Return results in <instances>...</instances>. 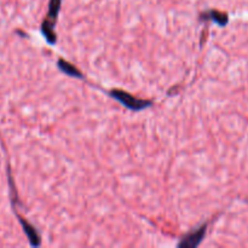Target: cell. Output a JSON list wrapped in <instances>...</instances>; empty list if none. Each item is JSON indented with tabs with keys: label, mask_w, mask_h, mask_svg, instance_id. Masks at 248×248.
Returning <instances> with one entry per match:
<instances>
[{
	"label": "cell",
	"mask_w": 248,
	"mask_h": 248,
	"mask_svg": "<svg viewBox=\"0 0 248 248\" xmlns=\"http://www.w3.org/2000/svg\"><path fill=\"white\" fill-rule=\"evenodd\" d=\"M58 68H60V70H62L64 74L69 75V77L77 78V79H82V80L85 79L84 75H82L81 73H80L79 70L74 67V65H72L70 63L65 62L64 60H58Z\"/></svg>",
	"instance_id": "obj_4"
},
{
	"label": "cell",
	"mask_w": 248,
	"mask_h": 248,
	"mask_svg": "<svg viewBox=\"0 0 248 248\" xmlns=\"http://www.w3.org/2000/svg\"><path fill=\"white\" fill-rule=\"evenodd\" d=\"M108 96H110L111 98L116 99L118 102H120L125 108L130 109L133 111H140L143 110L145 108H149L153 106L152 101H143V99H138L136 97H133L132 94L127 93L125 91H121V90H111L108 92Z\"/></svg>",
	"instance_id": "obj_2"
},
{
	"label": "cell",
	"mask_w": 248,
	"mask_h": 248,
	"mask_svg": "<svg viewBox=\"0 0 248 248\" xmlns=\"http://www.w3.org/2000/svg\"><path fill=\"white\" fill-rule=\"evenodd\" d=\"M206 230H207V224H203L202 227L198 228L195 232H190L189 235H186L183 240H181L178 244V247L183 248H194L198 247L201 244V241L203 240L206 234Z\"/></svg>",
	"instance_id": "obj_3"
},
{
	"label": "cell",
	"mask_w": 248,
	"mask_h": 248,
	"mask_svg": "<svg viewBox=\"0 0 248 248\" xmlns=\"http://www.w3.org/2000/svg\"><path fill=\"white\" fill-rule=\"evenodd\" d=\"M201 19H212V21L217 22L220 26H225L229 21L227 14H220L219 11H216V10H212V11H208L206 14H202L200 17Z\"/></svg>",
	"instance_id": "obj_5"
},
{
	"label": "cell",
	"mask_w": 248,
	"mask_h": 248,
	"mask_svg": "<svg viewBox=\"0 0 248 248\" xmlns=\"http://www.w3.org/2000/svg\"><path fill=\"white\" fill-rule=\"evenodd\" d=\"M61 5H62V0H50L47 15L41 24V33L50 45H55L57 43V34L55 29L61 11Z\"/></svg>",
	"instance_id": "obj_1"
}]
</instances>
